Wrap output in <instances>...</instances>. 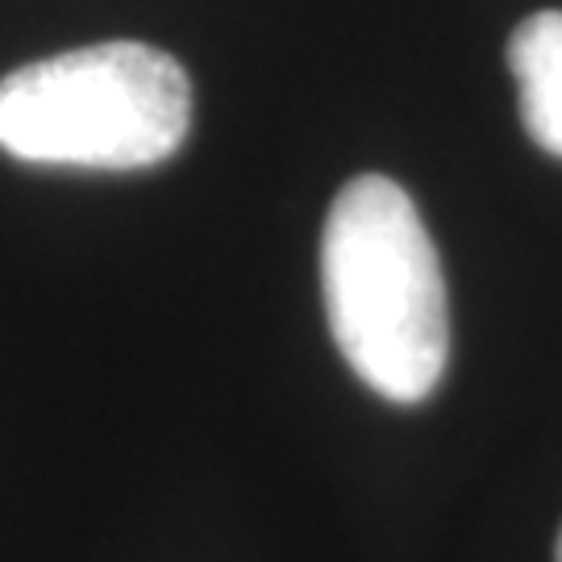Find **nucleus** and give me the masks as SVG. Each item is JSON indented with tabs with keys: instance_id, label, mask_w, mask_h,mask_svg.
<instances>
[{
	"instance_id": "nucleus-1",
	"label": "nucleus",
	"mask_w": 562,
	"mask_h": 562,
	"mask_svg": "<svg viewBox=\"0 0 562 562\" xmlns=\"http://www.w3.org/2000/svg\"><path fill=\"white\" fill-rule=\"evenodd\" d=\"M322 292L341 359L392 404H422L450 359L446 280L413 196L387 176L341 188L322 234Z\"/></svg>"
},
{
	"instance_id": "nucleus-2",
	"label": "nucleus",
	"mask_w": 562,
	"mask_h": 562,
	"mask_svg": "<svg viewBox=\"0 0 562 562\" xmlns=\"http://www.w3.org/2000/svg\"><path fill=\"white\" fill-rule=\"evenodd\" d=\"M192 125V83L146 42H97L0 80V150L42 167L138 171L171 159Z\"/></svg>"
},
{
	"instance_id": "nucleus-3",
	"label": "nucleus",
	"mask_w": 562,
	"mask_h": 562,
	"mask_svg": "<svg viewBox=\"0 0 562 562\" xmlns=\"http://www.w3.org/2000/svg\"><path fill=\"white\" fill-rule=\"evenodd\" d=\"M508 67L521 97V121L546 155L562 159V13L546 9L517 25Z\"/></svg>"
},
{
	"instance_id": "nucleus-4",
	"label": "nucleus",
	"mask_w": 562,
	"mask_h": 562,
	"mask_svg": "<svg viewBox=\"0 0 562 562\" xmlns=\"http://www.w3.org/2000/svg\"><path fill=\"white\" fill-rule=\"evenodd\" d=\"M554 559H559V562H562V533H559V550H554Z\"/></svg>"
}]
</instances>
